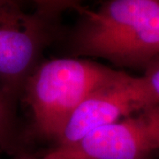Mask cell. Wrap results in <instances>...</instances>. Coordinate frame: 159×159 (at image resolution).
Instances as JSON below:
<instances>
[{"mask_svg": "<svg viewBox=\"0 0 159 159\" xmlns=\"http://www.w3.org/2000/svg\"><path fill=\"white\" fill-rule=\"evenodd\" d=\"M69 36L75 57H100L144 70L159 56V0H106L97 10L79 6Z\"/></svg>", "mask_w": 159, "mask_h": 159, "instance_id": "cell-1", "label": "cell"}, {"mask_svg": "<svg viewBox=\"0 0 159 159\" xmlns=\"http://www.w3.org/2000/svg\"><path fill=\"white\" fill-rule=\"evenodd\" d=\"M119 70L81 57H59L40 63L23 87L34 132L57 142L75 109Z\"/></svg>", "mask_w": 159, "mask_h": 159, "instance_id": "cell-2", "label": "cell"}, {"mask_svg": "<svg viewBox=\"0 0 159 159\" xmlns=\"http://www.w3.org/2000/svg\"><path fill=\"white\" fill-rule=\"evenodd\" d=\"M57 20L37 9L28 13L15 0L0 6V90L11 102L21 96L44 48L55 36Z\"/></svg>", "mask_w": 159, "mask_h": 159, "instance_id": "cell-3", "label": "cell"}, {"mask_svg": "<svg viewBox=\"0 0 159 159\" xmlns=\"http://www.w3.org/2000/svg\"><path fill=\"white\" fill-rule=\"evenodd\" d=\"M157 105L142 76L119 71L113 79L94 90L75 109L57 145L73 146L93 131Z\"/></svg>", "mask_w": 159, "mask_h": 159, "instance_id": "cell-4", "label": "cell"}, {"mask_svg": "<svg viewBox=\"0 0 159 159\" xmlns=\"http://www.w3.org/2000/svg\"><path fill=\"white\" fill-rule=\"evenodd\" d=\"M73 146L88 159H153L159 151V104L93 131Z\"/></svg>", "mask_w": 159, "mask_h": 159, "instance_id": "cell-5", "label": "cell"}, {"mask_svg": "<svg viewBox=\"0 0 159 159\" xmlns=\"http://www.w3.org/2000/svg\"><path fill=\"white\" fill-rule=\"evenodd\" d=\"M0 148L9 153L19 152L14 121L11 113V102L0 90Z\"/></svg>", "mask_w": 159, "mask_h": 159, "instance_id": "cell-6", "label": "cell"}, {"mask_svg": "<svg viewBox=\"0 0 159 159\" xmlns=\"http://www.w3.org/2000/svg\"><path fill=\"white\" fill-rule=\"evenodd\" d=\"M142 76L154 102L159 104V56L146 66Z\"/></svg>", "mask_w": 159, "mask_h": 159, "instance_id": "cell-7", "label": "cell"}, {"mask_svg": "<svg viewBox=\"0 0 159 159\" xmlns=\"http://www.w3.org/2000/svg\"><path fill=\"white\" fill-rule=\"evenodd\" d=\"M19 159H88L75 146L57 145V147L40 157L20 155Z\"/></svg>", "mask_w": 159, "mask_h": 159, "instance_id": "cell-8", "label": "cell"}, {"mask_svg": "<svg viewBox=\"0 0 159 159\" xmlns=\"http://www.w3.org/2000/svg\"><path fill=\"white\" fill-rule=\"evenodd\" d=\"M51 11L57 17L60 16L62 11L67 9L76 10L80 6H77L74 3V0H46Z\"/></svg>", "mask_w": 159, "mask_h": 159, "instance_id": "cell-9", "label": "cell"}, {"mask_svg": "<svg viewBox=\"0 0 159 159\" xmlns=\"http://www.w3.org/2000/svg\"><path fill=\"white\" fill-rule=\"evenodd\" d=\"M30 1H32L34 5L36 6V9H37V10L44 12V13L50 15L51 17L58 18L51 11V9H50V7H49V5H48V3H47L46 0H30Z\"/></svg>", "mask_w": 159, "mask_h": 159, "instance_id": "cell-10", "label": "cell"}, {"mask_svg": "<svg viewBox=\"0 0 159 159\" xmlns=\"http://www.w3.org/2000/svg\"><path fill=\"white\" fill-rule=\"evenodd\" d=\"M10 0H0V6L3 5V4H6L7 2H9Z\"/></svg>", "mask_w": 159, "mask_h": 159, "instance_id": "cell-11", "label": "cell"}, {"mask_svg": "<svg viewBox=\"0 0 159 159\" xmlns=\"http://www.w3.org/2000/svg\"><path fill=\"white\" fill-rule=\"evenodd\" d=\"M80 1H81V0H74V3H75V4H76L77 6H80Z\"/></svg>", "mask_w": 159, "mask_h": 159, "instance_id": "cell-12", "label": "cell"}]
</instances>
